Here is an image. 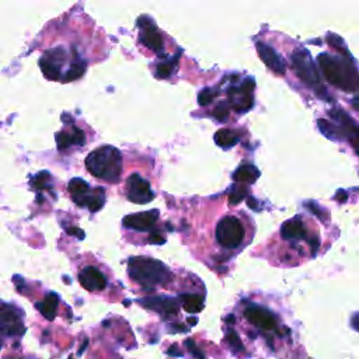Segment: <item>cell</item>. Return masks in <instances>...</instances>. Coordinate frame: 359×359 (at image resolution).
I'll use <instances>...</instances> for the list:
<instances>
[{
	"instance_id": "obj_10",
	"label": "cell",
	"mask_w": 359,
	"mask_h": 359,
	"mask_svg": "<svg viewBox=\"0 0 359 359\" xmlns=\"http://www.w3.org/2000/svg\"><path fill=\"white\" fill-rule=\"evenodd\" d=\"M330 116L338 123L337 128L341 136L348 139V142L359 156V125L342 109H332L330 112Z\"/></svg>"
},
{
	"instance_id": "obj_22",
	"label": "cell",
	"mask_w": 359,
	"mask_h": 359,
	"mask_svg": "<svg viewBox=\"0 0 359 359\" xmlns=\"http://www.w3.org/2000/svg\"><path fill=\"white\" fill-rule=\"evenodd\" d=\"M182 304H184V309L189 313H198L199 310H202L203 307V303H202V297L196 296V294H185L182 297Z\"/></svg>"
},
{
	"instance_id": "obj_31",
	"label": "cell",
	"mask_w": 359,
	"mask_h": 359,
	"mask_svg": "<svg viewBox=\"0 0 359 359\" xmlns=\"http://www.w3.org/2000/svg\"><path fill=\"white\" fill-rule=\"evenodd\" d=\"M352 107L359 112V95H356V97L352 100Z\"/></svg>"
},
{
	"instance_id": "obj_12",
	"label": "cell",
	"mask_w": 359,
	"mask_h": 359,
	"mask_svg": "<svg viewBox=\"0 0 359 359\" xmlns=\"http://www.w3.org/2000/svg\"><path fill=\"white\" fill-rule=\"evenodd\" d=\"M126 196L135 203H147L154 198L150 184L139 174H132L126 181Z\"/></svg>"
},
{
	"instance_id": "obj_25",
	"label": "cell",
	"mask_w": 359,
	"mask_h": 359,
	"mask_svg": "<svg viewBox=\"0 0 359 359\" xmlns=\"http://www.w3.org/2000/svg\"><path fill=\"white\" fill-rule=\"evenodd\" d=\"M245 194H247L245 187L238 185V187H236V188L230 192V195H229V202L233 203V205H237L238 202H241V199L245 196Z\"/></svg>"
},
{
	"instance_id": "obj_3",
	"label": "cell",
	"mask_w": 359,
	"mask_h": 359,
	"mask_svg": "<svg viewBox=\"0 0 359 359\" xmlns=\"http://www.w3.org/2000/svg\"><path fill=\"white\" fill-rule=\"evenodd\" d=\"M128 269L130 278L144 287H154L170 278L168 269L153 258L132 257L128 261Z\"/></svg>"
},
{
	"instance_id": "obj_13",
	"label": "cell",
	"mask_w": 359,
	"mask_h": 359,
	"mask_svg": "<svg viewBox=\"0 0 359 359\" xmlns=\"http://www.w3.org/2000/svg\"><path fill=\"white\" fill-rule=\"evenodd\" d=\"M137 24L140 27V35H139L140 42L146 48L160 53L163 50L164 45H163V38H161L160 32L157 31V27L154 25V22L150 18H147L146 15H143L139 18Z\"/></svg>"
},
{
	"instance_id": "obj_1",
	"label": "cell",
	"mask_w": 359,
	"mask_h": 359,
	"mask_svg": "<svg viewBox=\"0 0 359 359\" xmlns=\"http://www.w3.org/2000/svg\"><path fill=\"white\" fill-rule=\"evenodd\" d=\"M317 62L324 77L334 87L346 93H355L359 90V73L352 62L328 53L318 55Z\"/></svg>"
},
{
	"instance_id": "obj_18",
	"label": "cell",
	"mask_w": 359,
	"mask_h": 359,
	"mask_svg": "<svg viewBox=\"0 0 359 359\" xmlns=\"http://www.w3.org/2000/svg\"><path fill=\"white\" fill-rule=\"evenodd\" d=\"M57 147L60 150L70 147V146H81L84 144V133L77 128H65V130L56 135Z\"/></svg>"
},
{
	"instance_id": "obj_5",
	"label": "cell",
	"mask_w": 359,
	"mask_h": 359,
	"mask_svg": "<svg viewBox=\"0 0 359 359\" xmlns=\"http://www.w3.org/2000/svg\"><path fill=\"white\" fill-rule=\"evenodd\" d=\"M69 192L79 206H87L91 212L100 210L105 201L102 188L90 189L88 184L81 178H73L69 182Z\"/></svg>"
},
{
	"instance_id": "obj_27",
	"label": "cell",
	"mask_w": 359,
	"mask_h": 359,
	"mask_svg": "<svg viewBox=\"0 0 359 359\" xmlns=\"http://www.w3.org/2000/svg\"><path fill=\"white\" fill-rule=\"evenodd\" d=\"M229 105L226 102H220L215 109H213V116L219 121H224L229 116Z\"/></svg>"
},
{
	"instance_id": "obj_20",
	"label": "cell",
	"mask_w": 359,
	"mask_h": 359,
	"mask_svg": "<svg viewBox=\"0 0 359 359\" xmlns=\"http://www.w3.org/2000/svg\"><path fill=\"white\" fill-rule=\"evenodd\" d=\"M258 177H259V171L252 164H243L233 174V180L240 184H251Z\"/></svg>"
},
{
	"instance_id": "obj_17",
	"label": "cell",
	"mask_w": 359,
	"mask_h": 359,
	"mask_svg": "<svg viewBox=\"0 0 359 359\" xmlns=\"http://www.w3.org/2000/svg\"><path fill=\"white\" fill-rule=\"evenodd\" d=\"M280 236L289 241H299L306 238V227L300 217H293L285 222L280 227Z\"/></svg>"
},
{
	"instance_id": "obj_6",
	"label": "cell",
	"mask_w": 359,
	"mask_h": 359,
	"mask_svg": "<svg viewBox=\"0 0 359 359\" xmlns=\"http://www.w3.org/2000/svg\"><path fill=\"white\" fill-rule=\"evenodd\" d=\"M244 226L236 216H226L216 226V240L223 248H238L244 241Z\"/></svg>"
},
{
	"instance_id": "obj_23",
	"label": "cell",
	"mask_w": 359,
	"mask_h": 359,
	"mask_svg": "<svg viewBox=\"0 0 359 359\" xmlns=\"http://www.w3.org/2000/svg\"><path fill=\"white\" fill-rule=\"evenodd\" d=\"M317 125H318V128H320V132H321L324 136H327V137H330V139H334V140L341 137V133H339L338 128H337L335 125H332L331 122H328V121H325V119H318Z\"/></svg>"
},
{
	"instance_id": "obj_21",
	"label": "cell",
	"mask_w": 359,
	"mask_h": 359,
	"mask_svg": "<svg viewBox=\"0 0 359 359\" xmlns=\"http://www.w3.org/2000/svg\"><path fill=\"white\" fill-rule=\"evenodd\" d=\"M215 142L217 146H220L223 149H229V147H233L238 142V136L231 129H220L215 133Z\"/></svg>"
},
{
	"instance_id": "obj_4",
	"label": "cell",
	"mask_w": 359,
	"mask_h": 359,
	"mask_svg": "<svg viewBox=\"0 0 359 359\" xmlns=\"http://www.w3.org/2000/svg\"><path fill=\"white\" fill-rule=\"evenodd\" d=\"M290 60H292V67H293L296 76L307 87H310L317 94V97H320L325 101H331V98L328 97V93L320 79L317 67H316L314 62L311 60V56L309 55V52L304 49H296V50H293Z\"/></svg>"
},
{
	"instance_id": "obj_11",
	"label": "cell",
	"mask_w": 359,
	"mask_h": 359,
	"mask_svg": "<svg viewBox=\"0 0 359 359\" xmlns=\"http://www.w3.org/2000/svg\"><path fill=\"white\" fill-rule=\"evenodd\" d=\"M252 90H254L252 79H245L240 87H230L227 91L230 105L238 112L248 111L254 104V98L251 95Z\"/></svg>"
},
{
	"instance_id": "obj_15",
	"label": "cell",
	"mask_w": 359,
	"mask_h": 359,
	"mask_svg": "<svg viewBox=\"0 0 359 359\" xmlns=\"http://www.w3.org/2000/svg\"><path fill=\"white\" fill-rule=\"evenodd\" d=\"M257 52H258V56L261 57V60L266 65V67H269L276 74L285 73V70H286L285 62L273 48H271L269 45H266L264 42H258Z\"/></svg>"
},
{
	"instance_id": "obj_2",
	"label": "cell",
	"mask_w": 359,
	"mask_h": 359,
	"mask_svg": "<svg viewBox=\"0 0 359 359\" xmlns=\"http://www.w3.org/2000/svg\"><path fill=\"white\" fill-rule=\"evenodd\" d=\"M87 170L107 182H116L122 171V156L112 146H102L91 151L86 158Z\"/></svg>"
},
{
	"instance_id": "obj_9",
	"label": "cell",
	"mask_w": 359,
	"mask_h": 359,
	"mask_svg": "<svg viewBox=\"0 0 359 359\" xmlns=\"http://www.w3.org/2000/svg\"><path fill=\"white\" fill-rule=\"evenodd\" d=\"M0 334L4 337H21L25 334L20 311L6 303H0Z\"/></svg>"
},
{
	"instance_id": "obj_33",
	"label": "cell",
	"mask_w": 359,
	"mask_h": 359,
	"mask_svg": "<svg viewBox=\"0 0 359 359\" xmlns=\"http://www.w3.org/2000/svg\"><path fill=\"white\" fill-rule=\"evenodd\" d=\"M0 349H1V339H0Z\"/></svg>"
},
{
	"instance_id": "obj_24",
	"label": "cell",
	"mask_w": 359,
	"mask_h": 359,
	"mask_svg": "<svg viewBox=\"0 0 359 359\" xmlns=\"http://www.w3.org/2000/svg\"><path fill=\"white\" fill-rule=\"evenodd\" d=\"M175 65H177V59H171L168 62H160L157 66V70H156L157 77H160V79L168 77L174 72Z\"/></svg>"
},
{
	"instance_id": "obj_29",
	"label": "cell",
	"mask_w": 359,
	"mask_h": 359,
	"mask_svg": "<svg viewBox=\"0 0 359 359\" xmlns=\"http://www.w3.org/2000/svg\"><path fill=\"white\" fill-rule=\"evenodd\" d=\"M67 233L69 234H72V236H74V237H77V238H84V231L81 230V229H77V227H69L67 229Z\"/></svg>"
},
{
	"instance_id": "obj_8",
	"label": "cell",
	"mask_w": 359,
	"mask_h": 359,
	"mask_svg": "<svg viewBox=\"0 0 359 359\" xmlns=\"http://www.w3.org/2000/svg\"><path fill=\"white\" fill-rule=\"evenodd\" d=\"M69 60V53L63 48H56L52 50H46L41 60H39V67L42 73L49 79V80H60V73L63 66Z\"/></svg>"
},
{
	"instance_id": "obj_7",
	"label": "cell",
	"mask_w": 359,
	"mask_h": 359,
	"mask_svg": "<svg viewBox=\"0 0 359 359\" xmlns=\"http://www.w3.org/2000/svg\"><path fill=\"white\" fill-rule=\"evenodd\" d=\"M243 316L251 325H254L259 331L271 332L278 330L279 327L276 316L272 311H269L266 307H262L259 304L247 306L243 311Z\"/></svg>"
},
{
	"instance_id": "obj_26",
	"label": "cell",
	"mask_w": 359,
	"mask_h": 359,
	"mask_svg": "<svg viewBox=\"0 0 359 359\" xmlns=\"http://www.w3.org/2000/svg\"><path fill=\"white\" fill-rule=\"evenodd\" d=\"M216 95V91L212 90V88H203L199 94H198V102L199 105H208L213 101Z\"/></svg>"
},
{
	"instance_id": "obj_16",
	"label": "cell",
	"mask_w": 359,
	"mask_h": 359,
	"mask_svg": "<svg viewBox=\"0 0 359 359\" xmlns=\"http://www.w3.org/2000/svg\"><path fill=\"white\" fill-rule=\"evenodd\" d=\"M158 212L157 210H149V212H140L135 215H128L123 217V226L139 230V231H146L150 230L154 223L157 222Z\"/></svg>"
},
{
	"instance_id": "obj_30",
	"label": "cell",
	"mask_w": 359,
	"mask_h": 359,
	"mask_svg": "<svg viewBox=\"0 0 359 359\" xmlns=\"http://www.w3.org/2000/svg\"><path fill=\"white\" fill-rule=\"evenodd\" d=\"M150 243H157V244H161V243H164V237H161L160 234L154 233V234H151V236H150Z\"/></svg>"
},
{
	"instance_id": "obj_19",
	"label": "cell",
	"mask_w": 359,
	"mask_h": 359,
	"mask_svg": "<svg viewBox=\"0 0 359 359\" xmlns=\"http://www.w3.org/2000/svg\"><path fill=\"white\" fill-rule=\"evenodd\" d=\"M57 304H59V296L56 293H49L45 296V299L42 302L35 303V309L49 321H52L56 316V310H57Z\"/></svg>"
},
{
	"instance_id": "obj_14",
	"label": "cell",
	"mask_w": 359,
	"mask_h": 359,
	"mask_svg": "<svg viewBox=\"0 0 359 359\" xmlns=\"http://www.w3.org/2000/svg\"><path fill=\"white\" fill-rule=\"evenodd\" d=\"M80 285L88 292H100L105 289L107 280L104 273L95 266H86L79 272Z\"/></svg>"
},
{
	"instance_id": "obj_28",
	"label": "cell",
	"mask_w": 359,
	"mask_h": 359,
	"mask_svg": "<svg viewBox=\"0 0 359 359\" xmlns=\"http://www.w3.org/2000/svg\"><path fill=\"white\" fill-rule=\"evenodd\" d=\"M328 43H330L331 46H334V48L339 49V52H342V48L345 49V46H344V42H342V39H341L339 36L334 35V34L328 35Z\"/></svg>"
},
{
	"instance_id": "obj_32",
	"label": "cell",
	"mask_w": 359,
	"mask_h": 359,
	"mask_svg": "<svg viewBox=\"0 0 359 359\" xmlns=\"http://www.w3.org/2000/svg\"><path fill=\"white\" fill-rule=\"evenodd\" d=\"M87 344H88V341H84V344H83V346H81V349H80V352L79 353H83V351L86 349V346H87Z\"/></svg>"
}]
</instances>
